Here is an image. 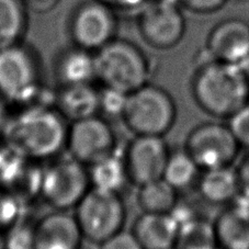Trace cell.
<instances>
[{
    "label": "cell",
    "instance_id": "32",
    "mask_svg": "<svg viewBox=\"0 0 249 249\" xmlns=\"http://www.w3.org/2000/svg\"><path fill=\"white\" fill-rule=\"evenodd\" d=\"M109 6L115 11L137 12L148 0H98Z\"/></svg>",
    "mask_w": 249,
    "mask_h": 249
},
{
    "label": "cell",
    "instance_id": "25",
    "mask_svg": "<svg viewBox=\"0 0 249 249\" xmlns=\"http://www.w3.org/2000/svg\"><path fill=\"white\" fill-rule=\"evenodd\" d=\"M22 204L15 192L0 187V231H7L20 221Z\"/></svg>",
    "mask_w": 249,
    "mask_h": 249
},
{
    "label": "cell",
    "instance_id": "16",
    "mask_svg": "<svg viewBox=\"0 0 249 249\" xmlns=\"http://www.w3.org/2000/svg\"><path fill=\"white\" fill-rule=\"evenodd\" d=\"M179 226L171 213L143 212L132 231L144 249H174Z\"/></svg>",
    "mask_w": 249,
    "mask_h": 249
},
{
    "label": "cell",
    "instance_id": "31",
    "mask_svg": "<svg viewBox=\"0 0 249 249\" xmlns=\"http://www.w3.org/2000/svg\"><path fill=\"white\" fill-rule=\"evenodd\" d=\"M239 183V197L249 202V151L236 168Z\"/></svg>",
    "mask_w": 249,
    "mask_h": 249
},
{
    "label": "cell",
    "instance_id": "20",
    "mask_svg": "<svg viewBox=\"0 0 249 249\" xmlns=\"http://www.w3.org/2000/svg\"><path fill=\"white\" fill-rule=\"evenodd\" d=\"M88 171L91 187L100 190L120 193L130 181L124 156L115 152L88 166Z\"/></svg>",
    "mask_w": 249,
    "mask_h": 249
},
{
    "label": "cell",
    "instance_id": "21",
    "mask_svg": "<svg viewBox=\"0 0 249 249\" xmlns=\"http://www.w3.org/2000/svg\"><path fill=\"white\" fill-rule=\"evenodd\" d=\"M29 10L23 0H0V49L23 42Z\"/></svg>",
    "mask_w": 249,
    "mask_h": 249
},
{
    "label": "cell",
    "instance_id": "12",
    "mask_svg": "<svg viewBox=\"0 0 249 249\" xmlns=\"http://www.w3.org/2000/svg\"><path fill=\"white\" fill-rule=\"evenodd\" d=\"M169 154L164 136L136 135L124 153L130 181L140 187L162 178Z\"/></svg>",
    "mask_w": 249,
    "mask_h": 249
},
{
    "label": "cell",
    "instance_id": "7",
    "mask_svg": "<svg viewBox=\"0 0 249 249\" xmlns=\"http://www.w3.org/2000/svg\"><path fill=\"white\" fill-rule=\"evenodd\" d=\"M75 209L85 239L99 245L122 231L126 220L125 205L120 193L92 187Z\"/></svg>",
    "mask_w": 249,
    "mask_h": 249
},
{
    "label": "cell",
    "instance_id": "29",
    "mask_svg": "<svg viewBox=\"0 0 249 249\" xmlns=\"http://www.w3.org/2000/svg\"><path fill=\"white\" fill-rule=\"evenodd\" d=\"M100 249H144L133 231H120L100 244Z\"/></svg>",
    "mask_w": 249,
    "mask_h": 249
},
{
    "label": "cell",
    "instance_id": "4",
    "mask_svg": "<svg viewBox=\"0 0 249 249\" xmlns=\"http://www.w3.org/2000/svg\"><path fill=\"white\" fill-rule=\"evenodd\" d=\"M41 91L40 61L34 50L23 42L0 49V97L30 106Z\"/></svg>",
    "mask_w": 249,
    "mask_h": 249
},
{
    "label": "cell",
    "instance_id": "28",
    "mask_svg": "<svg viewBox=\"0 0 249 249\" xmlns=\"http://www.w3.org/2000/svg\"><path fill=\"white\" fill-rule=\"evenodd\" d=\"M227 125L240 145L249 151V102L227 119Z\"/></svg>",
    "mask_w": 249,
    "mask_h": 249
},
{
    "label": "cell",
    "instance_id": "19",
    "mask_svg": "<svg viewBox=\"0 0 249 249\" xmlns=\"http://www.w3.org/2000/svg\"><path fill=\"white\" fill-rule=\"evenodd\" d=\"M56 75L62 86L92 84L96 80V58L90 51L72 46L56 61Z\"/></svg>",
    "mask_w": 249,
    "mask_h": 249
},
{
    "label": "cell",
    "instance_id": "6",
    "mask_svg": "<svg viewBox=\"0 0 249 249\" xmlns=\"http://www.w3.org/2000/svg\"><path fill=\"white\" fill-rule=\"evenodd\" d=\"M90 188L88 166L71 155L52 158L41 171L38 192L55 210L75 209Z\"/></svg>",
    "mask_w": 249,
    "mask_h": 249
},
{
    "label": "cell",
    "instance_id": "1",
    "mask_svg": "<svg viewBox=\"0 0 249 249\" xmlns=\"http://www.w3.org/2000/svg\"><path fill=\"white\" fill-rule=\"evenodd\" d=\"M68 126L55 107L31 105L8 120L3 133L7 143L28 160H51L66 147Z\"/></svg>",
    "mask_w": 249,
    "mask_h": 249
},
{
    "label": "cell",
    "instance_id": "17",
    "mask_svg": "<svg viewBox=\"0 0 249 249\" xmlns=\"http://www.w3.org/2000/svg\"><path fill=\"white\" fill-rule=\"evenodd\" d=\"M201 199L213 205H227L239 197L237 170L231 166L204 169L196 182Z\"/></svg>",
    "mask_w": 249,
    "mask_h": 249
},
{
    "label": "cell",
    "instance_id": "2",
    "mask_svg": "<svg viewBox=\"0 0 249 249\" xmlns=\"http://www.w3.org/2000/svg\"><path fill=\"white\" fill-rule=\"evenodd\" d=\"M192 96L204 112L229 119L249 102L246 68L207 58L192 78Z\"/></svg>",
    "mask_w": 249,
    "mask_h": 249
},
{
    "label": "cell",
    "instance_id": "18",
    "mask_svg": "<svg viewBox=\"0 0 249 249\" xmlns=\"http://www.w3.org/2000/svg\"><path fill=\"white\" fill-rule=\"evenodd\" d=\"M55 108L68 122L92 117L99 112V91L92 84L63 86L56 93Z\"/></svg>",
    "mask_w": 249,
    "mask_h": 249
},
{
    "label": "cell",
    "instance_id": "9",
    "mask_svg": "<svg viewBox=\"0 0 249 249\" xmlns=\"http://www.w3.org/2000/svg\"><path fill=\"white\" fill-rule=\"evenodd\" d=\"M136 18L142 38L154 49H171L186 33L181 6L173 0L146 2L136 12Z\"/></svg>",
    "mask_w": 249,
    "mask_h": 249
},
{
    "label": "cell",
    "instance_id": "14",
    "mask_svg": "<svg viewBox=\"0 0 249 249\" xmlns=\"http://www.w3.org/2000/svg\"><path fill=\"white\" fill-rule=\"evenodd\" d=\"M36 249H81L85 239L76 216L64 210L46 214L34 225Z\"/></svg>",
    "mask_w": 249,
    "mask_h": 249
},
{
    "label": "cell",
    "instance_id": "33",
    "mask_svg": "<svg viewBox=\"0 0 249 249\" xmlns=\"http://www.w3.org/2000/svg\"><path fill=\"white\" fill-rule=\"evenodd\" d=\"M29 11L37 15L49 14L61 2V0H23Z\"/></svg>",
    "mask_w": 249,
    "mask_h": 249
},
{
    "label": "cell",
    "instance_id": "15",
    "mask_svg": "<svg viewBox=\"0 0 249 249\" xmlns=\"http://www.w3.org/2000/svg\"><path fill=\"white\" fill-rule=\"evenodd\" d=\"M220 249H249V202L237 197L214 221Z\"/></svg>",
    "mask_w": 249,
    "mask_h": 249
},
{
    "label": "cell",
    "instance_id": "23",
    "mask_svg": "<svg viewBox=\"0 0 249 249\" xmlns=\"http://www.w3.org/2000/svg\"><path fill=\"white\" fill-rule=\"evenodd\" d=\"M201 171L202 169L186 148L177 149L170 151L162 179H165L177 191H182L192 187L193 184L196 186Z\"/></svg>",
    "mask_w": 249,
    "mask_h": 249
},
{
    "label": "cell",
    "instance_id": "27",
    "mask_svg": "<svg viewBox=\"0 0 249 249\" xmlns=\"http://www.w3.org/2000/svg\"><path fill=\"white\" fill-rule=\"evenodd\" d=\"M6 249H36L34 226L19 221L6 231Z\"/></svg>",
    "mask_w": 249,
    "mask_h": 249
},
{
    "label": "cell",
    "instance_id": "26",
    "mask_svg": "<svg viewBox=\"0 0 249 249\" xmlns=\"http://www.w3.org/2000/svg\"><path fill=\"white\" fill-rule=\"evenodd\" d=\"M128 93L122 90L104 87L99 91V111L108 117L122 118L126 108Z\"/></svg>",
    "mask_w": 249,
    "mask_h": 249
},
{
    "label": "cell",
    "instance_id": "3",
    "mask_svg": "<svg viewBox=\"0 0 249 249\" xmlns=\"http://www.w3.org/2000/svg\"><path fill=\"white\" fill-rule=\"evenodd\" d=\"M96 78L104 87L131 93L148 83L151 64L135 43L115 37L94 53Z\"/></svg>",
    "mask_w": 249,
    "mask_h": 249
},
{
    "label": "cell",
    "instance_id": "11",
    "mask_svg": "<svg viewBox=\"0 0 249 249\" xmlns=\"http://www.w3.org/2000/svg\"><path fill=\"white\" fill-rule=\"evenodd\" d=\"M66 147L68 154L86 166L115 152L113 128L99 115L71 122Z\"/></svg>",
    "mask_w": 249,
    "mask_h": 249
},
{
    "label": "cell",
    "instance_id": "13",
    "mask_svg": "<svg viewBox=\"0 0 249 249\" xmlns=\"http://www.w3.org/2000/svg\"><path fill=\"white\" fill-rule=\"evenodd\" d=\"M205 53L214 61L248 67L249 22L239 18L218 22L209 33Z\"/></svg>",
    "mask_w": 249,
    "mask_h": 249
},
{
    "label": "cell",
    "instance_id": "5",
    "mask_svg": "<svg viewBox=\"0 0 249 249\" xmlns=\"http://www.w3.org/2000/svg\"><path fill=\"white\" fill-rule=\"evenodd\" d=\"M176 115V104L169 92L147 83L128 93L122 119L135 135L164 136L173 127Z\"/></svg>",
    "mask_w": 249,
    "mask_h": 249
},
{
    "label": "cell",
    "instance_id": "34",
    "mask_svg": "<svg viewBox=\"0 0 249 249\" xmlns=\"http://www.w3.org/2000/svg\"><path fill=\"white\" fill-rule=\"evenodd\" d=\"M7 121H8V118H7L5 105L2 104L1 97H0V131H3V128H5Z\"/></svg>",
    "mask_w": 249,
    "mask_h": 249
},
{
    "label": "cell",
    "instance_id": "10",
    "mask_svg": "<svg viewBox=\"0 0 249 249\" xmlns=\"http://www.w3.org/2000/svg\"><path fill=\"white\" fill-rule=\"evenodd\" d=\"M184 148L204 170L233 165L240 145L227 124L207 122L190 132Z\"/></svg>",
    "mask_w": 249,
    "mask_h": 249
},
{
    "label": "cell",
    "instance_id": "22",
    "mask_svg": "<svg viewBox=\"0 0 249 249\" xmlns=\"http://www.w3.org/2000/svg\"><path fill=\"white\" fill-rule=\"evenodd\" d=\"M174 249H220L214 222L200 215L180 223Z\"/></svg>",
    "mask_w": 249,
    "mask_h": 249
},
{
    "label": "cell",
    "instance_id": "30",
    "mask_svg": "<svg viewBox=\"0 0 249 249\" xmlns=\"http://www.w3.org/2000/svg\"><path fill=\"white\" fill-rule=\"evenodd\" d=\"M227 0H177L181 8L196 14H211L220 10Z\"/></svg>",
    "mask_w": 249,
    "mask_h": 249
},
{
    "label": "cell",
    "instance_id": "24",
    "mask_svg": "<svg viewBox=\"0 0 249 249\" xmlns=\"http://www.w3.org/2000/svg\"><path fill=\"white\" fill-rule=\"evenodd\" d=\"M178 200V191L162 178L140 186L137 196L141 209L147 213H170Z\"/></svg>",
    "mask_w": 249,
    "mask_h": 249
},
{
    "label": "cell",
    "instance_id": "8",
    "mask_svg": "<svg viewBox=\"0 0 249 249\" xmlns=\"http://www.w3.org/2000/svg\"><path fill=\"white\" fill-rule=\"evenodd\" d=\"M118 28V11L98 0L79 3L68 21L72 44L92 53L114 40Z\"/></svg>",
    "mask_w": 249,
    "mask_h": 249
},
{
    "label": "cell",
    "instance_id": "35",
    "mask_svg": "<svg viewBox=\"0 0 249 249\" xmlns=\"http://www.w3.org/2000/svg\"><path fill=\"white\" fill-rule=\"evenodd\" d=\"M0 249H6L5 235L2 234V231H0Z\"/></svg>",
    "mask_w": 249,
    "mask_h": 249
}]
</instances>
